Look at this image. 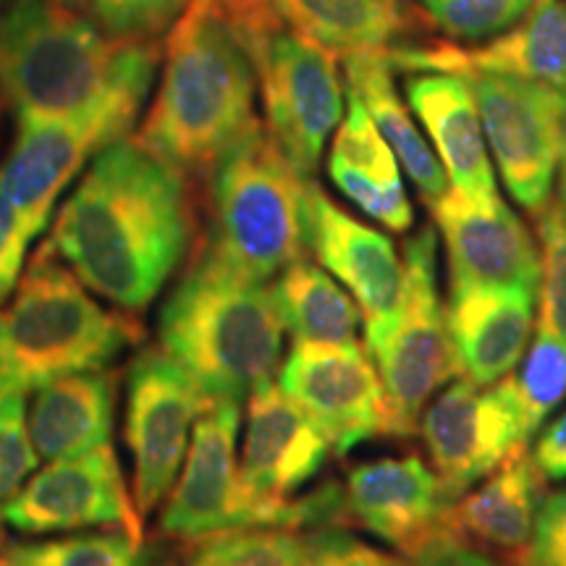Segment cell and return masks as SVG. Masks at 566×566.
<instances>
[{
	"label": "cell",
	"mask_w": 566,
	"mask_h": 566,
	"mask_svg": "<svg viewBox=\"0 0 566 566\" xmlns=\"http://www.w3.org/2000/svg\"><path fill=\"white\" fill-rule=\"evenodd\" d=\"M187 176L137 137L113 142L55 212L45 244L92 294L142 313L192 244Z\"/></svg>",
	"instance_id": "1"
},
{
	"label": "cell",
	"mask_w": 566,
	"mask_h": 566,
	"mask_svg": "<svg viewBox=\"0 0 566 566\" xmlns=\"http://www.w3.org/2000/svg\"><path fill=\"white\" fill-rule=\"evenodd\" d=\"M252 55L226 0H189L137 139L184 174L208 176L254 122Z\"/></svg>",
	"instance_id": "2"
},
{
	"label": "cell",
	"mask_w": 566,
	"mask_h": 566,
	"mask_svg": "<svg viewBox=\"0 0 566 566\" xmlns=\"http://www.w3.org/2000/svg\"><path fill=\"white\" fill-rule=\"evenodd\" d=\"M286 325L271 286L233 271L208 247L160 310V349L210 399L242 401L273 380Z\"/></svg>",
	"instance_id": "3"
},
{
	"label": "cell",
	"mask_w": 566,
	"mask_h": 566,
	"mask_svg": "<svg viewBox=\"0 0 566 566\" xmlns=\"http://www.w3.org/2000/svg\"><path fill=\"white\" fill-rule=\"evenodd\" d=\"M139 338L137 323L103 307L42 244L0 302V394H30L61 375L101 370Z\"/></svg>",
	"instance_id": "4"
},
{
	"label": "cell",
	"mask_w": 566,
	"mask_h": 566,
	"mask_svg": "<svg viewBox=\"0 0 566 566\" xmlns=\"http://www.w3.org/2000/svg\"><path fill=\"white\" fill-rule=\"evenodd\" d=\"M210 233L205 247L254 281L304 260L307 187L271 132L254 118L210 168Z\"/></svg>",
	"instance_id": "5"
},
{
	"label": "cell",
	"mask_w": 566,
	"mask_h": 566,
	"mask_svg": "<svg viewBox=\"0 0 566 566\" xmlns=\"http://www.w3.org/2000/svg\"><path fill=\"white\" fill-rule=\"evenodd\" d=\"M126 48L61 0H13L0 13V103L19 124L71 116L108 87Z\"/></svg>",
	"instance_id": "6"
},
{
	"label": "cell",
	"mask_w": 566,
	"mask_h": 566,
	"mask_svg": "<svg viewBox=\"0 0 566 566\" xmlns=\"http://www.w3.org/2000/svg\"><path fill=\"white\" fill-rule=\"evenodd\" d=\"M239 424L242 409L231 399H210L197 417L187 464L163 509V533L179 541H205L244 527L349 525L344 491L338 485H323L321 491L294 501H271L254 493L239 472Z\"/></svg>",
	"instance_id": "7"
},
{
	"label": "cell",
	"mask_w": 566,
	"mask_h": 566,
	"mask_svg": "<svg viewBox=\"0 0 566 566\" xmlns=\"http://www.w3.org/2000/svg\"><path fill=\"white\" fill-rule=\"evenodd\" d=\"M160 61L158 42H129L116 74L82 111L53 122L19 124L0 166V195L42 231L59 195L97 153L124 139L137 122Z\"/></svg>",
	"instance_id": "8"
},
{
	"label": "cell",
	"mask_w": 566,
	"mask_h": 566,
	"mask_svg": "<svg viewBox=\"0 0 566 566\" xmlns=\"http://www.w3.org/2000/svg\"><path fill=\"white\" fill-rule=\"evenodd\" d=\"M250 48L265 129L302 176H313L346 111L336 55L275 17L268 0H226Z\"/></svg>",
	"instance_id": "9"
},
{
	"label": "cell",
	"mask_w": 566,
	"mask_h": 566,
	"mask_svg": "<svg viewBox=\"0 0 566 566\" xmlns=\"http://www.w3.org/2000/svg\"><path fill=\"white\" fill-rule=\"evenodd\" d=\"M367 354L384 380L391 436H412L430 399L459 375L438 294L436 226H422L407 239L399 310L384 334L367 342Z\"/></svg>",
	"instance_id": "10"
},
{
	"label": "cell",
	"mask_w": 566,
	"mask_h": 566,
	"mask_svg": "<svg viewBox=\"0 0 566 566\" xmlns=\"http://www.w3.org/2000/svg\"><path fill=\"white\" fill-rule=\"evenodd\" d=\"M210 405L200 384L163 349H145L126 373V446L134 506L142 520L168 499L179 478L189 433Z\"/></svg>",
	"instance_id": "11"
},
{
	"label": "cell",
	"mask_w": 566,
	"mask_h": 566,
	"mask_svg": "<svg viewBox=\"0 0 566 566\" xmlns=\"http://www.w3.org/2000/svg\"><path fill=\"white\" fill-rule=\"evenodd\" d=\"M464 80L509 195L535 218L554 197L558 174V92L493 71H472Z\"/></svg>",
	"instance_id": "12"
},
{
	"label": "cell",
	"mask_w": 566,
	"mask_h": 566,
	"mask_svg": "<svg viewBox=\"0 0 566 566\" xmlns=\"http://www.w3.org/2000/svg\"><path fill=\"white\" fill-rule=\"evenodd\" d=\"M279 386L313 417L336 454L391 436L384 380L359 344H296Z\"/></svg>",
	"instance_id": "13"
},
{
	"label": "cell",
	"mask_w": 566,
	"mask_h": 566,
	"mask_svg": "<svg viewBox=\"0 0 566 566\" xmlns=\"http://www.w3.org/2000/svg\"><path fill=\"white\" fill-rule=\"evenodd\" d=\"M420 433L436 475L454 501L527 446L504 380L483 388L457 378L424 407Z\"/></svg>",
	"instance_id": "14"
},
{
	"label": "cell",
	"mask_w": 566,
	"mask_h": 566,
	"mask_svg": "<svg viewBox=\"0 0 566 566\" xmlns=\"http://www.w3.org/2000/svg\"><path fill=\"white\" fill-rule=\"evenodd\" d=\"M3 525L30 535L116 527L142 543V516L126 493L111 443L80 457L55 459L27 480L6 504Z\"/></svg>",
	"instance_id": "15"
},
{
	"label": "cell",
	"mask_w": 566,
	"mask_h": 566,
	"mask_svg": "<svg viewBox=\"0 0 566 566\" xmlns=\"http://www.w3.org/2000/svg\"><path fill=\"white\" fill-rule=\"evenodd\" d=\"M451 504L454 499L446 493L441 478L417 454L354 467L344 485L349 522L401 551L409 562L459 537L451 530Z\"/></svg>",
	"instance_id": "16"
},
{
	"label": "cell",
	"mask_w": 566,
	"mask_h": 566,
	"mask_svg": "<svg viewBox=\"0 0 566 566\" xmlns=\"http://www.w3.org/2000/svg\"><path fill=\"white\" fill-rule=\"evenodd\" d=\"M430 210L449 258L451 289L501 286L541 292V252L535 239L501 197L475 202L449 189Z\"/></svg>",
	"instance_id": "17"
},
{
	"label": "cell",
	"mask_w": 566,
	"mask_h": 566,
	"mask_svg": "<svg viewBox=\"0 0 566 566\" xmlns=\"http://www.w3.org/2000/svg\"><path fill=\"white\" fill-rule=\"evenodd\" d=\"M307 242L321 265L334 273L363 310L367 342L394 323L405 289V260L386 233L349 216L323 192L307 187Z\"/></svg>",
	"instance_id": "18"
},
{
	"label": "cell",
	"mask_w": 566,
	"mask_h": 566,
	"mask_svg": "<svg viewBox=\"0 0 566 566\" xmlns=\"http://www.w3.org/2000/svg\"><path fill=\"white\" fill-rule=\"evenodd\" d=\"M394 71H443L467 76L493 71L566 90V0H535L520 24L488 45L459 48L454 42H412L386 51Z\"/></svg>",
	"instance_id": "19"
},
{
	"label": "cell",
	"mask_w": 566,
	"mask_h": 566,
	"mask_svg": "<svg viewBox=\"0 0 566 566\" xmlns=\"http://www.w3.org/2000/svg\"><path fill=\"white\" fill-rule=\"evenodd\" d=\"M328 436L296 401L268 384L250 396L239 472L254 493L271 501H294L328 462Z\"/></svg>",
	"instance_id": "20"
},
{
	"label": "cell",
	"mask_w": 566,
	"mask_h": 566,
	"mask_svg": "<svg viewBox=\"0 0 566 566\" xmlns=\"http://www.w3.org/2000/svg\"><path fill=\"white\" fill-rule=\"evenodd\" d=\"M537 294L501 286L451 289L446 310L457 373L475 386H495L520 365L535 325Z\"/></svg>",
	"instance_id": "21"
},
{
	"label": "cell",
	"mask_w": 566,
	"mask_h": 566,
	"mask_svg": "<svg viewBox=\"0 0 566 566\" xmlns=\"http://www.w3.org/2000/svg\"><path fill=\"white\" fill-rule=\"evenodd\" d=\"M407 101L428 129L451 189L475 202L499 197L483 122L464 76L417 71L407 80Z\"/></svg>",
	"instance_id": "22"
},
{
	"label": "cell",
	"mask_w": 566,
	"mask_h": 566,
	"mask_svg": "<svg viewBox=\"0 0 566 566\" xmlns=\"http://www.w3.org/2000/svg\"><path fill=\"white\" fill-rule=\"evenodd\" d=\"M113 370H82L34 388L27 407V428L40 459H71L111 443L116 412Z\"/></svg>",
	"instance_id": "23"
},
{
	"label": "cell",
	"mask_w": 566,
	"mask_h": 566,
	"mask_svg": "<svg viewBox=\"0 0 566 566\" xmlns=\"http://www.w3.org/2000/svg\"><path fill=\"white\" fill-rule=\"evenodd\" d=\"M283 24L342 59L412 45L424 11L409 0H268Z\"/></svg>",
	"instance_id": "24"
},
{
	"label": "cell",
	"mask_w": 566,
	"mask_h": 566,
	"mask_svg": "<svg viewBox=\"0 0 566 566\" xmlns=\"http://www.w3.org/2000/svg\"><path fill=\"white\" fill-rule=\"evenodd\" d=\"M543 483L546 478L537 472L527 446L514 451L478 491L459 495L451 504V530L462 541L472 537L516 564L533 537L537 509L546 499Z\"/></svg>",
	"instance_id": "25"
},
{
	"label": "cell",
	"mask_w": 566,
	"mask_h": 566,
	"mask_svg": "<svg viewBox=\"0 0 566 566\" xmlns=\"http://www.w3.org/2000/svg\"><path fill=\"white\" fill-rule=\"evenodd\" d=\"M346 87H352L363 97L365 108L370 111L373 122L378 124L396 158H399L409 179L422 195L428 208H433L451 184L446 176L441 160L428 139L417 129L412 116L399 101V92L394 87V66L386 53H357L344 59Z\"/></svg>",
	"instance_id": "26"
},
{
	"label": "cell",
	"mask_w": 566,
	"mask_h": 566,
	"mask_svg": "<svg viewBox=\"0 0 566 566\" xmlns=\"http://www.w3.org/2000/svg\"><path fill=\"white\" fill-rule=\"evenodd\" d=\"M271 292L296 344H357L363 310L321 265L296 260L279 273Z\"/></svg>",
	"instance_id": "27"
},
{
	"label": "cell",
	"mask_w": 566,
	"mask_h": 566,
	"mask_svg": "<svg viewBox=\"0 0 566 566\" xmlns=\"http://www.w3.org/2000/svg\"><path fill=\"white\" fill-rule=\"evenodd\" d=\"M504 384L520 415L522 433L530 441L543 422L566 399V342L548 325L537 323L533 346L525 365L516 375H506Z\"/></svg>",
	"instance_id": "28"
},
{
	"label": "cell",
	"mask_w": 566,
	"mask_h": 566,
	"mask_svg": "<svg viewBox=\"0 0 566 566\" xmlns=\"http://www.w3.org/2000/svg\"><path fill=\"white\" fill-rule=\"evenodd\" d=\"M304 533L289 527H244L205 537L189 566H300Z\"/></svg>",
	"instance_id": "29"
},
{
	"label": "cell",
	"mask_w": 566,
	"mask_h": 566,
	"mask_svg": "<svg viewBox=\"0 0 566 566\" xmlns=\"http://www.w3.org/2000/svg\"><path fill=\"white\" fill-rule=\"evenodd\" d=\"M331 158H338L346 166H352L354 171L384 184V187L401 184L399 163H396L391 145L380 134L378 124L373 122L363 97L352 87H346V111L342 124L336 126Z\"/></svg>",
	"instance_id": "30"
},
{
	"label": "cell",
	"mask_w": 566,
	"mask_h": 566,
	"mask_svg": "<svg viewBox=\"0 0 566 566\" xmlns=\"http://www.w3.org/2000/svg\"><path fill=\"white\" fill-rule=\"evenodd\" d=\"M541 239V321L566 342V202L551 197L535 216Z\"/></svg>",
	"instance_id": "31"
},
{
	"label": "cell",
	"mask_w": 566,
	"mask_h": 566,
	"mask_svg": "<svg viewBox=\"0 0 566 566\" xmlns=\"http://www.w3.org/2000/svg\"><path fill=\"white\" fill-rule=\"evenodd\" d=\"M451 40H483L512 30L533 9L535 0H417Z\"/></svg>",
	"instance_id": "32"
},
{
	"label": "cell",
	"mask_w": 566,
	"mask_h": 566,
	"mask_svg": "<svg viewBox=\"0 0 566 566\" xmlns=\"http://www.w3.org/2000/svg\"><path fill=\"white\" fill-rule=\"evenodd\" d=\"M189 0H90L92 21L113 40L158 42L174 30Z\"/></svg>",
	"instance_id": "33"
},
{
	"label": "cell",
	"mask_w": 566,
	"mask_h": 566,
	"mask_svg": "<svg viewBox=\"0 0 566 566\" xmlns=\"http://www.w3.org/2000/svg\"><path fill=\"white\" fill-rule=\"evenodd\" d=\"M38 462L27 428V394H0V525L6 504L21 491Z\"/></svg>",
	"instance_id": "34"
},
{
	"label": "cell",
	"mask_w": 566,
	"mask_h": 566,
	"mask_svg": "<svg viewBox=\"0 0 566 566\" xmlns=\"http://www.w3.org/2000/svg\"><path fill=\"white\" fill-rule=\"evenodd\" d=\"M328 174L336 187L342 189L365 216H370L373 221L384 223L386 229L394 233H405L412 229L415 208L405 192V184L384 187V184L354 171L352 166H346V163L338 158H328Z\"/></svg>",
	"instance_id": "35"
},
{
	"label": "cell",
	"mask_w": 566,
	"mask_h": 566,
	"mask_svg": "<svg viewBox=\"0 0 566 566\" xmlns=\"http://www.w3.org/2000/svg\"><path fill=\"white\" fill-rule=\"evenodd\" d=\"M300 566H412V562L370 546L338 525H325L304 533Z\"/></svg>",
	"instance_id": "36"
},
{
	"label": "cell",
	"mask_w": 566,
	"mask_h": 566,
	"mask_svg": "<svg viewBox=\"0 0 566 566\" xmlns=\"http://www.w3.org/2000/svg\"><path fill=\"white\" fill-rule=\"evenodd\" d=\"M53 566H145L142 543L126 533H92L53 541Z\"/></svg>",
	"instance_id": "37"
},
{
	"label": "cell",
	"mask_w": 566,
	"mask_h": 566,
	"mask_svg": "<svg viewBox=\"0 0 566 566\" xmlns=\"http://www.w3.org/2000/svg\"><path fill=\"white\" fill-rule=\"evenodd\" d=\"M516 566H566V491L543 499L533 537Z\"/></svg>",
	"instance_id": "38"
},
{
	"label": "cell",
	"mask_w": 566,
	"mask_h": 566,
	"mask_svg": "<svg viewBox=\"0 0 566 566\" xmlns=\"http://www.w3.org/2000/svg\"><path fill=\"white\" fill-rule=\"evenodd\" d=\"M38 233L40 231L27 221L24 212L0 195V302L9 300V294L17 289L27 250Z\"/></svg>",
	"instance_id": "39"
},
{
	"label": "cell",
	"mask_w": 566,
	"mask_h": 566,
	"mask_svg": "<svg viewBox=\"0 0 566 566\" xmlns=\"http://www.w3.org/2000/svg\"><path fill=\"white\" fill-rule=\"evenodd\" d=\"M533 464L546 480H566V409L546 424L533 449Z\"/></svg>",
	"instance_id": "40"
},
{
	"label": "cell",
	"mask_w": 566,
	"mask_h": 566,
	"mask_svg": "<svg viewBox=\"0 0 566 566\" xmlns=\"http://www.w3.org/2000/svg\"><path fill=\"white\" fill-rule=\"evenodd\" d=\"M0 566H53L48 543H0Z\"/></svg>",
	"instance_id": "41"
},
{
	"label": "cell",
	"mask_w": 566,
	"mask_h": 566,
	"mask_svg": "<svg viewBox=\"0 0 566 566\" xmlns=\"http://www.w3.org/2000/svg\"><path fill=\"white\" fill-rule=\"evenodd\" d=\"M558 197L566 202V90L558 92Z\"/></svg>",
	"instance_id": "42"
},
{
	"label": "cell",
	"mask_w": 566,
	"mask_h": 566,
	"mask_svg": "<svg viewBox=\"0 0 566 566\" xmlns=\"http://www.w3.org/2000/svg\"><path fill=\"white\" fill-rule=\"evenodd\" d=\"M61 3L71 6V9H82V6H84V3H90V0H61Z\"/></svg>",
	"instance_id": "43"
}]
</instances>
